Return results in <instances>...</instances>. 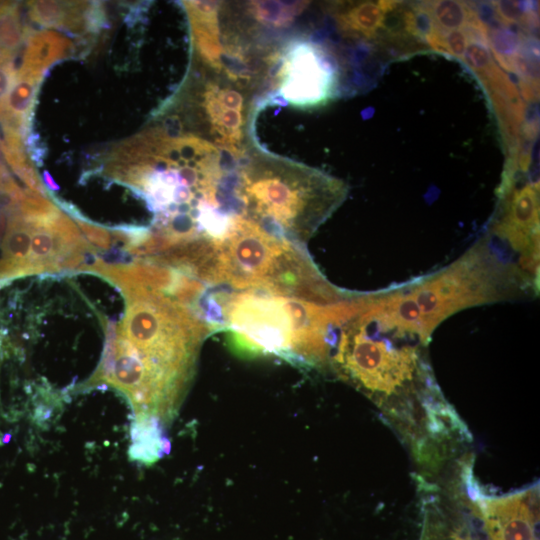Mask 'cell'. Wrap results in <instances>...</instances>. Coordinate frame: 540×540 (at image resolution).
<instances>
[{"mask_svg": "<svg viewBox=\"0 0 540 540\" xmlns=\"http://www.w3.org/2000/svg\"><path fill=\"white\" fill-rule=\"evenodd\" d=\"M126 309L107 343L99 381L120 391L136 419H172L193 377L203 340L212 332L191 306L167 291L122 280Z\"/></svg>", "mask_w": 540, "mask_h": 540, "instance_id": "1", "label": "cell"}, {"mask_svg": "<svg viewBox=\"0 0 540 540\" xmlns=\"http://www.w3.org/2000/svg\"><path fill=\"white\" fill-rule=\"evenodd\" d=\"M537 292L538 280L485 235L443 269L366 293L364 306L380 321L427 345L436 327L460 310Z\"/></svg>", "mask_w": 540, "mask_h": 540, "instance_id": "2", "label": "cell"}, {"mask_svg": "<svg viewBox=\"0 0 540 540\" xmlns=\"http://www.w3.org/2000/svg\"><path fill=\"white\" fill-rule=\"evenodd\" d=\"M234 195L239 216L305 246L345 201L348 186L317 168L258 150L242 159Z\"/></svg>", "mask_w": 540, "mask_h": 540, "instance_id": "3", "label": "cell"}, {"mask_svg": "<svg viewBox=\"0 0 540 540\" xmlns=\"http://www.w3.org/2000/svg\"><path fill=\"white\" fill-rule=\"evenodd\" d=\"M359 293L336 326L329 365L379 406L441 397L420 339L391 327L363 306Z\"/></svg>", "mask_w": 540, "mask_h": 540, "instance_id": "4", "label": "cell"}, {"mask_svg": "<svg viewBox=\"0 0 540 540\" xmlns=\"http://www.w3.org/2000/svg\"><path fill=\"white\" fill-rule=\"evenodd\" d=\"M218 330L231 346L247 355L274 354L305 367L329 364L334 326L343 302L317 304L261 291L214 290Z\"/></svg>", "mask_w": 540, "mask_h": 540, "instance_id": "5", "label": "cell"}, {"mask_svg": "<svg viewBox=\"0 0 540 540\" xmlns=\"http://www.w3.org/2000/svg\"><path fill=\"white\" fill-rule=\"evenodd\" d=\"M275 58L277 93L293 107L319 108L337 96V61L322 44L306 38L293 39Z\"/></svg>", "mask_w": 540, "mask_h": 540, "instance_id": "6", "label": "cell"}, {"mask_svg": "<svg viewBox=\"0 0 540 540\" xmlns=\"http://www.w3.org/2000/svg\"><path fill=\"white\" fill-rule=\"evenodd\" d=\"M199 100L202 122L212 142L246 152V100L243 95L232 84L212 79L204 84Z\"/></svg>", "mask_w": 540, "mask_h": 540, "instance_id": "7", "label": "cell"}, {"mask_svg": "<svg viewBox=\"0 0 540 540\" xmlns=\"http://www.w3.org/2000/svg\"><path fill=\"white\" fill-rule=\"evenodd\" d=\"M532 491L496 497H479L477 502L491 540H537Z\"/></svg>", "mask_w": 540, "mask_h": 540, "instance_id": "8", "label": "cell"}, {"mask_svg": "<svg viewBox=\"0 0 540 540\" xmlns=\"http://www.w3.org/2000/svg\"><path fill=\"white\" fill-rule=\"evenodd\" d=\"M29 16L49 28H64L75 32L99 27L100 5L90 2L32 1L28 2Z\"/></svg>", "mask_w": 540, "mask_h": 540, "instance_id": "9", "label": "cell"}, {"mask_svg": "<svg viewBox=\"0 0 540 540\" xmlns=\"http://www.w3.org/2000/svg\"><path fill=\"white\" fill-rule=\"evenodd\" d=\"M194 44L204 63L215 71H222L223 47L220 42L217 2L185 1Z\"/></svg>", "mask_w": 540, "mask_h": 540, "instance_id": "10", "label": "cell"}, {"mask_svg": "<svg viewBox=\"0 0 540 540\" xmlns=\"http://www.w3.org/2000/svg\"><path fill=\"white\" fill-rule=\"evenodd\" d=\"M72 48V42L57 32H36L27 39L22 64L17 73L43 77L45 70L67 57Z\"/></svg>", "mask_w": 540, "mask_h": 540, "instance_id": "11", "label": "cell"}, {"mask_svg": "<svg viewBox=\"0 0 540 540\" xmlns=\"http://www.w3.org/2000/svg\"><path fill=\"white\" fill-rule=\"evenodd\" d=\"M394 1H367L338 11L335 18L339 29L349 35L371 39L382 28L387 13L398 4Z\"/></svg>", "mask_w": 540, "mask_h": 540, "instance_id": "12", "label": "cell"}, {"mask_svg": "<svg viewBox=\"0 0 540 540\" xmlns=\"http://www.w3.org/2000/svg\"><path fill=\"white\" fill-rule=\"evenodd\" d=\"M42 77L17 73L12 88L0 109L4 128L21 132L26 123Z\"/></svg>", "mask_w": 540, "mask_h": 540, "instance_id": "13", "label": "cell"}, {"mask_svg": "<svg viewBox=\"0 0 540 540\" xmlns=\"http://www.w3.org/2000/svg\"><path fill=\"white\" fill-rule=\"evenodd\" d=\"M425 11L433 26L442 31L460 29L486 30L472 8L462 1L440 0L419 4Z\"/></svg>", "mask_w": 540, "mask_h": 540, "instance_id": "14", "label": "cell"}, {"mask_svg": "<svg viewBox=\"0 0 540 540\" xmlns=\"http://www.w3.org/2000/svg\"><path fill=\"white\" fill-rule=\"evenodd\" d=\"M308 2H250L248 13L257 22L267 27L280 28L290 24L307 6Z\"/></svg>", "mask_w": 540, "mask_h": 540, "instance_id": "15", "label": "cell"}, {"mask_svg": "<svg viewBox=\"0 0 540 540\" xmlns=\"http://www.w3.org/2000/svg\"><path fill=\"white\" fill-rule=\"evenodd\" d=\"M18 8L14 2L0 1V53L13 54L27 34Z\"/></svg>", "mask_w": 540, "mask_h": 540, "instance_id": "16", "label": "cell"}, {"mask_svg": "<svg viewBox=\"0 0 540 540\" xmlns=\"http://www.w3.org/2000/svg\"><path fill=\"white\" fill-rule=\"evenodd\" d=\"M15 77L13 55L0 53V109L12 88Z\"/></svg>", "mask_w": 540, "mask_h": 540, "instance_id": "17", "label": "cell"}, {"mask_svg": "<svg viewBox=\"0 0 540 540\" xmlns=\"http://www.w3.org/2000/svg\"><path fill=\"white\" fill-rule=\"evenodd\" d=\"M447 53L462 60L471 40L470 32L460 29L443 32Z\"/></svg>", "mask_w": 540, "mask_h": 540, "instance_id": "18", "label": "cell"}, {"mask_svg": "<svg viewBox=\"0 0 540 540\" xmlns=\"http://www.w3.org/2000/svg\"><path fill=\"white\" fill-rule=\"evenodd\" d=\"M494 7L499 18L505 23L523 22L528 13L522 9L520 2L498 1L494 2Z\"/></svg>", "mask_w": 540, "mask_h": 540, "instance_id": "19", "label": "cell"}, {"mask_svg": "<svg viewBox=\"0 0 540 540\" xmlns=\"http://www.w3.org/2000/svg\"><path fill=\"white\" fill-rule=\"evenodd\" d=\"M3 158H4V147H3V142L0 141V174L5 173V168L3 166Z\"/></svg>", "mask_w": 540, "mask_h": 540, "instance_id": "20", "label": "cell"}]
</instances>
